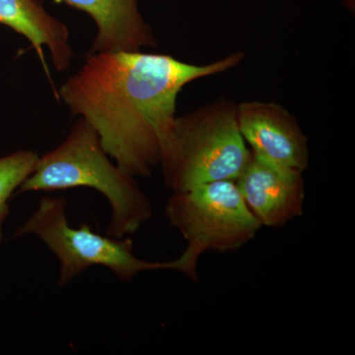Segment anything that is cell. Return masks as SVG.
Returning <instances> with one entry per match:
<instances>
[{"instance_id":"7","label":"cell","mask_w":355,"mask_h":355,"mask_svg":"<svg viewBox=\"0 0 355 355\" xmlns=\"http://www.w3.org/2000/svg\"><path fill=\"white\" fill-rule=\"evenodd\" d=\"M238 125L252 153L284 167L304 172L309 165L307 139L294 116L275 103L238 105Z\"/></svg>"},{"instance_id":"9","label":"cell","mask_w":355,"mask_h":355,"mask_svg":"<svg viewBox=\"0 0 355 355\" xmlns=\"http://www.w3.org/2000/svg\"><path fill=\"white\" fill-rule=\"evenodd\" d=\"M0 24L11 28L31 43L50 78L44 46L50 50L55 69L60 71L69 69L72 55L69 29L46 12L39 0H0Z\"/></svg>"},{"instance_id":"6","label":"cell","mask_w":355,"mask_h":355,"mask_svg":"<svg viewBox=\"0 0 355 355\" xmlns=\"http://www.w3.org/2000/svg\"><path fill=\"white\" fill-rule=\"evenodd\" d=\"M302 173L275 164L251 151L249 161L234 181L261 226L282 227L302 216L305 202Z\"/></svg>"},{"instance_id":"2","label":"cell","mask_w":355,"mask_h":355,"mask_svg":"<svg viewBox=\"0 0 355 355\" xmlns=\"http://www.w3.org/2000/svg\"><path fill=\"white\" fill-rule=\"evenodd\" d=\"M94 128L81 119L67 139L39 158L34 172L18 193L88 187L102 193L111 205L108 235L133 234L153 216V207L135 177L109 160Z\"/></svg>"},{"instance_id":"3","label":"cell","mask_w":355,"mask_h":355,"mask_svg":"<svg viewBox=\"0 0 355 355\" xmlns=\"http://www.w3.org/2000/svg\"><path fill=\"white\" fill-rule=\"evenodd\" d=\"M251 156L238 125V105L220 99L180 116L165 142L160 164L173 191L235 180Z\"/></svg>"},{"instance_id":"5","label":"cell","mask_w":355,"mask_h":355,"mask_svg":"<svg viewBox=\"0 0 355 355\" xmlns=\"http://www.w3.org/2000/svg\"><path fill=\"white\" fill-rule=\"evenodd\" d=\"M67 205L64 198H42L36 211L14 234L37 235L57 256L60 263L58 286H67L79 273L94 266L108 268L123 282H130L146 270H178L176 260L147 261L137 258L130 239L103 236L86 223L71 227Z\"/></svg>"},{"instance_id":"4","label":"cell","mask_w":355,"mask_h":355,"mask_svg":"<svg viewBox=\"0 0 355 355\" xmlns=\"http://www.w3.org/2000/svg\"><path fill=\"white\" fill-rule=\"evenodd\" d=\"M166 216L188 246L179 259V272L197 280L198 259L205 252L226 253L251 241L261 224L248 207L234 180L173 191Z\"/></svg>"},{"instance_id":"8","label":"cell","mask_w":355,"mask_h":355,"mask_svg":"<svg viewBox=\"0 0 355 355\" xmlns=\"http://www.w3.org/2000/svg\"><path fill=\"white\" fill-rule=\"evenodd\" d=\"M89 14L97 36L88 55L106 51H137L156 46L153 30L144 22L137 0H51Z\"/></svg>"},{"instance_id":"1","label":"cell","mask_w":355,"mask_h":355,"mask_svg":"<svg viewBox=\"0 0 355 355\" xmlns=\"http://www.w3.org/2000/svg\"><path fill=\"white\" fill-rule=\"evenodd\" d=\"M236 53L211 64H191L171 55L137 51L88 55L58 96L74 116L94 128L105 153L132 176L149 177L174 125L178 95L189 83L227 71Z\"/></svg>"},{"instance_id":"10","label":"cell","mask_w":355,"mask_h":355,"mask_svg":"<svg viewBox=\"0 0 355 355\" xmlns=\"http://www.w3.org/2000/svg\"><path fill=\"white\" fill-rule=\"evenodd\" d=\"M39 155L34 151L21 150L0 158V243L2 226L9 212L8 200L16 189L34 172Z\"/></svg>"}]
</instances>
